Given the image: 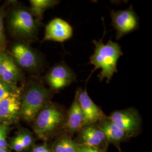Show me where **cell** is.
Here are the masks:
<instances>
[{"label":"cell","instance_id":"obj_1","mask_svg":"<svg viewBox=\"0 0 152 152\" xmlns=\"http://www.w3.org/2000/svg\"><path fill=\"white\" fill-rule=\"evenodd\" d=\"M95 46L94 53L90 56V63L94 66L92 73L98 69L102 71L98 75L99 79L102 81L107 78V82L111 80L114 73L118 72L117 68L118 60L124 54L120 45L109 39L107 44H104L103 38L99 41H92Z\"/></svg>","mask_w":152,"mask_h":152},{"label":"cell","instance_id":"obj_2","mask_svg":"<svg viewBox=\"0 0 152 152\" xmlns=\"http://www.w3.org/2000/svg\"><path fill=\"white\" fill-rule=\"evenodd\" d=\"M51 96L49 90L37 82L28 86L21 101L20 114L27 122L34 120L39 111L48 103Z\"/></svg>","mask_w":152,"mask_h":152},{"label":"cell","instance_id":"obj_3","mask_svg":"<svg viewBox=\"0 0 152 152\" xmlns=\"http://www.w3.org/2000/svg\"><path fill=\"white\" fill-rule=\"evenodd\" d=\"M66 114L59 106L48 103L34 118V130L42 139H46L61 126H64Z\"/></svg>","mask_w":152,"mask_h":152},{"label":"cell","instance_id":"obj_4","mask_svg":"<svg viewBox=\"0 0 152 152\" xmlns=\"http://www.w3.org/2000/svg\"><path fill=\"white\" fill-rule=\"evenodd\" d=\"M38 21L31 11L24 9H18L11 13L10 27L17 36L26 41H33L37 34Z\"/></svg>","mask_w":152,"mask_h":152},{"label":"cell","instance_id":"obj_5","mask_svg":"<svg viewBox=\"0 0 152 152\" xmlns=\"http://www.w3.org/2000/svg\"><path fill=\"white\" fill-rule=\"evenodd\" d=\"M108 118L125 132L127 137L135 135L141 129V117L134 108L114 111Z\"/></svg>","mask_w":152,"mask_h":152},{"label":"cell","instance_id":"obj_6","mask_svg":"<svg viewBox=\"0 0 152 152\" xmlns=\"http://www.w3.org/2000/svg\"><path fill=\"white\" fill-rule=\"evenodd\" d=\"M110 16L117 39L134 32L139 27V19L132 6L126 10L112 11Z\"/></svg>","mask_w":152,"mask_h":152},{"label":"cell","instance_id":"obj_7","mask_svg":"<svg viewBox=\"0 0 152 152\" xmlns=\"http://www.w3.org/2000/svg\"><path fill=\"white\" fill-rule=\"evenodd\" d=\"M76 80L75 73L64 63L53 67L46 76V81L53 91L64 89Z\"/></svg>","mask_w":152,"mask_h":152},{"label":"cell","instance_id":"obj_8","mask_svg":"<svg viewBox=\"0 0 152 152\" xmlns=\"http://www.w3.org/2000/svg\"><path fill=\"white\" fill-rule=\"evenodd\" d=\"M11 53L18 65L28 71H38L41 62L39 58L37 53L27 44H15L12 47Z\"/></svg>","mask_w":152,"mask_h":152},{"label":"cell","instance_id":"obj_9","mask_svg":"<svg viewBox=\"0 0 152 152\" xmlns=\"http://www.w3.org/2000/svg\"><path fill=\"white\" fill-rule=\"evenodd\" d=\"M77 99L84 116V126L98 123L105 115L100 108L90 98L86 89L77 91Z\"/></svg>","mask_w":152,"mask_h":152},{"label":"cell","instance_id":"obj_10","mask_svg":"<svg viewBox=\"0 0 152 152\" xmlns=\"http://www.w3.org/2000/svg\"><path fill=\"white\" fill-rule=\"evenodd\" d=\"M73 31L68 22L61 18H55L46 26L44 40L63 42L72 37Z\"/></svg>","mask_w":152,"mask_h":152},{"label":"cell","instance_id":"obj_11","mask_svg":"<svg viewBox=\"0 0 152 152\" xmlns=\"http://www.w3.org/2000/svg\"><path fill=\"white\" fill-rule=\"evenodd\" d=\"M80 131L82 140L81 144L100 149V147L107 141L103 131L97 123L85 126Z\"/></svg>","mask_w":152,"mask_h":152},{"label":"cell","instance_id":"obj_12","mask_svg":"<svg viewBox=\"0 0 152 152\" xmlns=\"http://www.w3.org/2000/svg\"><path fill=\"white\" fill-rule=\"evenodd\" d=\"M21 107L20 92H15L0 102V118L6 121L15 119L20 114Z\"/></svg>","mask_w":152,"mask_h":152},{"label":"cell","instance_id":"obj_13","mask_svg":"<svg viewBox=\"0 0 152 152\" xmlns=\"http://www.w3.org/2000/svg\"><path fill=\"white\" fill-rule=\"evenodd\" d=\"M84 126V116L76 93L73 103L66 114L64 127L71 133L80 131Z\"/></svg>","mask_w":152,"mask_h":152},{"label":"cell","instance_id":"obj_14","mask_svg":"<svg viewBox=\"0 0 152 152\" xmlns=\"http://www.w3.org/2000/svg\"><path fill=\"white\" fill-rule=\"evenodd\" d=\"M19 76L20 72L16 63L9 56L3 53L2 60L0 64V81L15 85Z\"/></svg>","mask_w":152,"mask_h":152},{"label":"cell","instance_id":"obj_15","mask_svg":"<svg viewBox=\"0 0 152 152\" xmlns=\"http://www.w3.org/2000/svg\"><path fill=\"white\" fill-rule=\"evenodd\" d=\"M97 124L103 131L107 142H119L127 137L125 132L106 116L100 120Z\"/></svg>","mask_w":152,"mask_h":152},{"label":"cell","instance_id":"obj_16","mask_svg":"<svg viewBox=\"0 0 152 152\" xmlns=\"http://www.w3.org/2000/svg\"><path fill=\"white\" fill-rule=\"evenodd\" d=\"M31 12L37 19L40 20L43 16L44 12L50 8H52L59 3L56 0H31Z\"/></svg>","mask_w":152,"mask_h":152},{"label":"cell","instance_id":"obj_17","mask_svg":"<svg viewBox=\"0 0 152 152\" xmlns=\"http://www.w3.org/2000/svg\"><path fill=\"white\" fill-rule=\"evenodd\" d=\"M79 144L69 137L63 136L55 143L54 152H78Z\"/></svg>","mask_w":152,"mask_h":152},{"label":"cell","instance_id":"obj_18","mask_svg":"<svg viewBox=\"0 0 152 152\" xmlns=\"http://www.w3.org/2000/svg\"><path fill=\"white\" fill-rule=\"evenodd\" d=\"M19 91V89L15 85L0 81V102L9 95Z\"/></svg>","mask_w":152,"mask_h":152},{"label":"cell","instance_id":"obj_19","mask_svg":"<svg viewBox=\"0 0 152 152\" xmlns=\"http://www.w3.org/2000/svg\"><path fill=\"white\" fill-rule=\"evenodd\" d=\"M4 9L2 7H0V52H2L5 46V36L4 27Z\"/></svg>","mask_w":152,"mask_h":152},{"label":"cell","instance_id":"obj_20","mask_svg":"<svg viewBox=\"0 0 152 152\" xmlns=\"http://www.w3.org/2000/svg\"><path fill=\"white\" fill-rule=\"evenodd\" d=\"M7 131V127L6 125H0V149H6Z\"/></svg>","mask_w":152,"mask_h":152},{"label":"cell","instance_id":"obj_21","mask_svg":"<svg viewBox=\"0 0 152 152\" xmlns=\"http://www.w3.org/2000/svg\"><path fill=\"white\" fill-rule=\"evenodd\" d=\"M20 140L22 142V144L24 147V149H27L28 147H30L32 143V137L31 135L28 133H20L19 134Z\"/></svg>","mask_w":152,"mask_h":152},{"label":"cell","instance_id":"obj_22","mask_svg":"<svg viewBox=\"0 0 152 152\" xmlns=\"http://www.w3.org/2000/svg\"><path fill=\"white\" fill-rule=\"evenodd\" d=\"M11 147L13 149H14L16 152H20L24 150V147L22 144L20 135H18L14 138L13 141L11 142Z\"/></svg>","mask_w":152,"mask_h":152},{"label":"cell","instance_id":"obj_23","mask_svg":"<svg viewBox=\"0 0 152 152\" xmlns=\"http://www.w3.org/2000/svg\"><path fill=\"white\" fill-rule=\"evenodd\" d=\"M78 152H104L102 149L88 147L83 144H79Z\"/></svg>","mask_w":152,"mask_h":152},{"label":"cell","instance_id":"obj_24","mask_svg":"<svg viewBox=\"0 0 152 152\" xmlns=\"http://www.w3.org/2000/svg\"><path fill=\"white\" fill-rule=\"evenodd\" d=\"M47 146L46 145H41L39 146L34 148L32 152H44V150L46 148Z\"/></svg>","mask_w":152,"mask_h":152},{"label":"cell","instance_id":"obj_25","mask_svg":"<svg viewBox=\"0 0 152 152\" xmlns=\"http://www.w3.org/2000/svg\"><path fill=\"white\" fill-rule=\"evenodd\" d=\"M44 152H52V151L50 150L48 147H46V148L44 150Z\"/></svg>","mask_w":152,"mask_h":152},{"label":"cell","instance_id":"obj_26","mask_svg":"<svg viewBox=\"0 0 152 152\" xmlns=\"http://www.w3.org/2000/svg\"><path fill=\"white\" fill-rule=\"evenodd\" d=\"M0 152H7L6 149H0Z\"/></svg>","mask_w":152,"mask_h":152}]
</instances>
